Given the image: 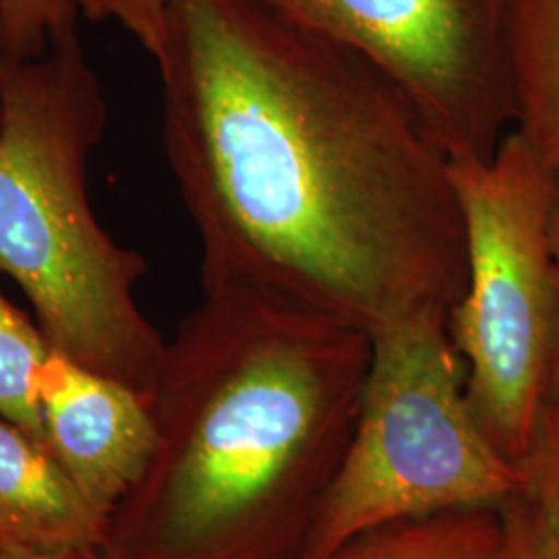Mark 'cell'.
<instances>
[{
  "mask_svg": "<svg viewBox=\"0 0 559 559\" xmlns=\"http://www.w3.org/2000/svg\"><path fill=\"white\" fill-rule=\"evenodd\" d=\"M466 226V288L448 332L480 429L519 464L549 404L559 332L549 214L556 170L516 129L489 158L452 160Z\"/></svg>",
  "mask_w": 559,
  "mask_h": 559,
  "instance_id": "5b68a950",
  "label": "cell"
},
{
  "mask_svg": "<svg viewBox=\"0 0 559 559\" xmlns=\"http://www.w3.org/2000/svg\"><path fill=\"white\" fill-rule=\"evenodd\" d=\"M503 44L514 129L559 168V0H506Z\"/></svg>",
  "mask_w": 559,
  "mask_h": 559,
  "instance_id": "9c48e42d",
  "label": "cell"
},
{
  "mask_svg": "<svg viewBox=\"0 0 559 559\" xmlns=\"http://www.w3.org/2000/svg\"><path fill=\"white\" fill-rule=\"evenodd\" d=\"M46 445L100 514L160 448L152 400L50 348L38 380Z\"/></svg>",
  "mask_w": 559,
  "mask_h": 559,
  "instance_id": "52a82bcc",
  "label": "cell"
},
{
  "mask_svg": "<svg viewBox=\"0 0 559 559\" xmlns=\"http://www.w3.org/2000/svg\"><path fill=\"white\" fill-rule=\"evenodd\" d=\"M321 559H510L500 506L399 520Z\"/></svg>",
  "mask_w": 559,
  "mask_h": 559,
  "instance_id": "30bf717a",
  "label": "cell"
},
{
  "mask_svg": "<svg viewBox=\"0 0 559 559\" xmlns=\"http://www.w3.org/2000/svg\"><path fill=\"white\" fill-rule=\"evenodd\" d=\"M64 13H83L87 20L112 21L141 48L156 59L160 52L166 20L164 0H46Z\"/></svg>",
  "mask_w": 559,
  "mask_h": 559,
  "instance_id": "5bb4252c",
  "label": "cell"
},
{
  "mask_svg": "<svg viewBox=\"0 0 559 559\" xmlns=\"http://www.w3.org/2000/svg\"><path fill=\"white\" fill-rule=\"evenodd\" d=\"M450 313L420 309L371 330L373 360L355 436L299 559H321L399 520L501 506L519 466L475 419Z\"/></svg>",
  "mask_w": 559,
  "mask_h": 559,
  "instance_id": "277c9868",
  "label": "cell"
},
{
  "mask_svg": "<svg viewBox=\"0 0 559 559\" xmlns=\"http://www.w3.org/2000/svg\"><path fill=\"white\" fill-rule=\"evenodd\" d=\"M510 559H559V540L519 493L500 506Z\"/></svg>",
  "mask_w": 559,
  "mask_h": 559,
  "instance_id": "9a60e30c",
  "label": "cell"
},
{
  "mask_svg": "<svg viewBox=\"0 0 559 559\" xmlns=\"http://www.w3.org/2000/svg\"><path fill=\"white\" fill-rule=\"evenodd\" d=\"M516 466L522 477L520 498L559 540V402L543 408L531 448Z\"/></svg>",
  "mask_w": 559,
  "mask_h": 559,
  "instance_id": "7c38bea8",
  "label": "cell"
},
{
  "mask_svg": "<svg viewBox=\"0 0 559 559\" xmlns=\"http://www.w3.org/2000/svg\"><path fill=\"white\" fill-rule=\"evenodd\" d=\"M205 297L152 390L179 440L162 485L164 543L299 559L355 436L373 340L258 288Z\"/></svg>",
  "mask_w": 559,
  "mask_h": 559,
  "instance_id": "7a4b0ae2",
  "label": "cell"
},
{
  "mask_svg": "<svg viewBox=\"0 0 559 559\" xmlns=\"http://www.w3.org/2000/svg\"><path fill=\"white\" fill-rule=\"evenodd\" d=\"M48 353L44 334L0 297V415L44 445L38 380Z\"/></svg>",
  "mask_w": 559,
  "mask_h": 559,
  "instance_id": "8fae6325",
  "label": "cell"
},
{
  "mask_svg": "<svg viewBox=\"0 0 559 559\" xmlns=\"http://www.w3.org/2000/svg\"><path fill=\"white\" fill-rule=\"evenodd\" d=\"M0 559H69V556L41 554V551H23V549H0Z\"/></svg>",
  "mask_w": 559,
  "mask_h": 559,
  "instance_id": "e0dca14e",
  "label": "cell"
},
{
  "mask_svg": "<svg viewBox=\"0 0 559 559\" xmlns=\"http://www.w3.org/2000/svg\"><path fill=\"white\" fill-rule=\"evenodd\" d=\"M75 17L46 0H0L2 50L15 59L36 57Z\"/></svg>",
  "mask_w": 559,
  "mask_h": 559,
  "instance_id": "4fadbf2b",
  "label": "cell"
},
{
  "mask_svg": "<svg viewBox=\"0 0 559 559\" xmlns=\"http://www.w3.org/2000/svg\"><path fill=\"white\" fill-rule=\"evenodd\" d=\"M0 55H2V38H0Z\"/></svg>",
  "mask_w": 559,
  "mask_h": 559,
  "instance_id": "ac0fdd59",
  "label": "cell"
},
{
  "mask_svg": "<svg viewBox=\"0 0 559 559\" xmlns=\"http://www.w3.org/2000/svg\"><path fill=\"white\" fill-rule=\"evenodd\" d=\"M396 81L452 160L489 158L514 124L506 0H258Z\"/></svg>",
  "mask_w": 559,
  "mask_h": 559,
  "instance_id": "8992f818",
  "label": "cell"
},
{
  "mask_svg": "<svg viewBox=\"0 0 559 559\" xmlns=\"http://www.w3.org/2000/svg\"><path fill=\"white\" fill-rule=\"evenodd\" d=\"M102 514L55 454L0 415V549L73 556L100 540Z\"/></svg>",
  "mask_w": 559,
  "mask_h": 559,
  "instance_id": "ba28073f",
  "label": "cell"
},
{
  "mask_svg": "<svg viewBox=\"0 0 559 559\" xmlns=\"http://www.w3.org/2000/svg\"><path fill=\"white\" fill-rule=\"evenodd\" d=\"M549 242H551V255H554V265H556L559 299V168H556V179H554V198H551V214H549ZM549 402H559V332L558 353H556V367H554Z\"/></svg>",
  "mask_w": 559,
  "mask_h": 559,
  "instance_id": "2e32d148",
  "label": "cell"
},
{
  "mask_svg": "<svg viewBox=\"0 0 559 559\" xmlns=\"http://www.w3.org/2000/svg\"><path fill=\"white\" fill-rule=\"evenodd\" d=\"M164 150L203 286L367 330L452 313L466 226L452 158L396 81L258 0H164Z\"/></svg>",
  "mask_w": 559,
  "mask_h": 559,
  "instance_id": "6da1fadb",
  "label": "cell"
},
{
  "mask_svg": "<svg viewBox=\"0 0 559 559\" xmlns=\"http://www.w3.org/2000/svg\"><path fill=\"white\" fill-rule=\"evenodd\" d=\"M104 129L75 23L36 57L2 50L0 272L36 309L50 348L152 399L166 346L133 295L147 263L102 228L87 195Z\"/></svg>",
  "mask_w": 559,
  "mask_h": 559,
  "instance_id": "3957f363",
  "label": "cell"
}]
</instances>
